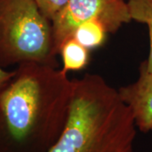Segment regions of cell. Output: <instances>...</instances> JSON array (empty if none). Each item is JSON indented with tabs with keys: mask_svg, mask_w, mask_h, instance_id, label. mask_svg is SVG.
<instances>
[{
	"mask_svg": "<svg viewBox=\"0 0 152 152\" xmlns=\"http://www.w3.org/2000/svg\"><path fill=\"white\" fill-rule=\"evenodd\" d=\"M63 69L17 66L0 87V152H47L64 129L73 80Z\"/></svg>",
	"mask_w": 152,
	"mask_h": 152,
	"instance_id": "cell-1",
	"label": "cell"
},
{
	"mask_svg": "<svg viewBox=\"0 0 152 152\" xmlns=\"http://www.w3.org/2000/svg\"><path fill=\"white\" fill-rule=\"evenodd\" d=\"M137 127L118 91L96 74L73 80L70 109L47 152H134Z\"/></svg>",
	"mask_w": 152,
	"mask_h": 152,
	"instance_id": "cell-2",
	"label": "cell"
},
{
	"mask_svg": "<svg viewBox=\"0 0 152 152\" xmlns=\"http://www.w3.org/2000/svg\"><path fill=\"white\" fill-rule=\"evenodd\" d=\"M52 21L36 0H0V66L37 63L58 68Z\"/></svg>",
	"mask_w": 152,
	"mask_h": 152,
	"instance_id": "cell-3",
	"label": "cell"
},
{
	"mask_svg": "<svg viewBox=\"0 0 152 152\" xmlns=\"http://www.w3.org/2000/svg\"><path fill=\"white\" fill-rule=\"evenodd\" d=\"M93 20L102 22L108 33L114 34L132 21L125 0H69L52 20L55 51L59 55L61 45L71 37L75 29Z\"/></svg>",
	"mask_w": 152,
	"mask_h": 152,
	"instance_id": "cell-4",
	"label": "cell"
},
{
	"mask_svg": "<svg viewBox=\"0 0 152 152\" xmlns=\"http://www.w3.org/2000/svg\"><path fill=\"white\" fill-rule=\"evenodd\" d=\"M118 91L131 110L137 129L145 134L152 131V72L147 69L144 61L137 80Z\"/></svg>",
	"mask_w": 152,
	"mask_h": 152,
	"instance_id": "cell-5",
	"label": "cell"
},
{
	"mask_svg": "<svg viewBox=\"0 0 152 152\" xmlns=\"http://www.w3.org/2000/svg\"><path fill=\"white\" fill-rule=\"evenodd\" d=\"M90 51L74 37L66 39L59 49L63 61L62 69L66 73L84 69L90 63Z\"/></svg>",
	"mask_w": 152,
	"mask_h": 152,
	"instance_id": "cell-6",
	"label": "cell"
},
{
	"mask_svg": "<svg viewBox=\"0 0 152 152\" xmlns=\"http://www.w3.org/2000/svg\"><path fill=\"white\" fill-rule=\"evenodd\" d=\"M109 34L102 22L97 20L86 21L80 25L74 31L72 37L89 50L102 47Z\"/></svg>",
	"mask_w": 152,
	"mask_h": 152,
	"instance_id": "cell-7",
	"label": "cell"
},
{
	"mask_svg": "<svg viewBox=\"0 0 152 152\" xmlns=\"http://www.w3.org/2000/svg\"><path fill=\"white\" fill-rule=\"evenodd\" d=\"M128 6L132 20L146 25L150 37V52L145 64L152 72V0H128Z\"/></svg>",
	"mask_w": 152,
	"mask_h": 152,
	"instance_id": "cell-8",
	"label": "cell"
},
{
	"mask_svg": "<svg viewBox=\"0 0 152 152\" xmlns=\"http://www.w3.org/2000/svg\"><path fill=\"white\" fill-rule=\"evenodd\" d=\"M69 1V0H36L41 11L51 21Z\"/></svg>",
	"mask_w": 152,
	"mask_h": 152,
	"instance_id": "cell-9",
	"label": "cell"
},
{
	"mask_svg": "<svg viewBox=\"0 0 152 152\" xmlns=\"http://www.w3.org/2000/svg\"><path fill=\"white\" fill-rule=\"evenodd\" d=\"M14 74H15V70L8 71L4 68L0 66V87L3 86L13 76Z\"/></svg>",
	"mask_w": 152,
	"mask_h": 152,
	"instance_id": "cell-10",
	"label": "cell"
}]
</instances>
